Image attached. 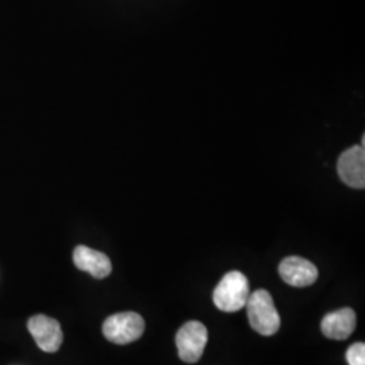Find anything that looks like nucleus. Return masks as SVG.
I'll return each mask as SVG.
<instances>
[{"label": "nucleus", "instance_id": "1", "mask_svg": "<svg viewBox=\"0 0 365 365\" xmlns=\"http://www.w3.org/2000/svg\"><path fill=\"white\" fill-rule=\"evenodd\" d=\"M249 324L261 336H274L280 329V315L274 307V299L267 289H256L247 302Z\"/></svg>", "mask_w": 365, "mask_h": 365}, {"label": "nucleus", "instance_id": "2", "mask_svg": "<svg viewBox=\"0 0 365 365\" xmlns=\"http://www.w3.org/2000/svg\"><path fill=\"white\" fill-rule=\"evenodd\" d=\"M250 295L248 277L240 271H232L222 277L214 289V304L225 313H235L247 306Z\"/></svg>", "mask_w": 365, "mask_h": 365}, {"label": "nucleus", "instance_id": "3", "mask_svg": "<svg viewBox=\"0 0 365 365\" xmlns=\"http://www.w3.org/2000/svg\"><path fill=\"white\" fill-rule=\"evenodd\" d=\"M144 330V318L133 312L114 314L108 317L103 324L106 339L118 345H126L141 339Z\"/></svg>", "mask_w": 365, "mask_h": 365}, {"label": "nucleus", "instance_id": "4", "mask_svg": "<svg viewBox=\"0 0 365 365\" xmlns=\"http://www.w3.org/2000/svg\"><path fill=\"white\" fill-rule=\"evenodd\" d=\"M209 339V331L202 322H185L176 334V346L179 357L188 364L200 360Z\"/></svg>", "mask_w": 365, "mask_h": 365}, {"label": "nucleus", "instance_id": "5", "mask_svg": "<svg viewBox=\"0 0 365 365\" xmlns=\"http://www.w3.org/2000/svg\"><path fill=\"white\" fill-rule=\"evenodd\" d=\"M27 329L36 339L39 349L46 353L57 352L63 344L64 334L58 321L46 315H34L29 319Z\"/></svg>", "mask_w": 365, "mask_h": 365}, {"label": "nucleus", "instance_id": "6", "mask_svg": "<svg viewBox=\"0 0 365 365\" xmlns=\"http://www.w3.org/2000/svg\"><path fill=\"white\" fill-rule=\"evenodd\" d=\"M337 172L346 185L363 190L365 187L364 145H356L346 149L339 158Z\"/></svg>", "mask_w": 365, "mask_h": 365}, {"label": "nucleus", "instance_id": "7", "mask_svg": "<svg viewBox=\"0 0 365 365\" xmlns=\"http://www.w3.org/2000/svg\"><path fill=\"white\" fill-rule=\"evenodd\" d=\"M280 277L292 287H309L318 279V269L312 261L299 256H289L279 265Z\"/></svg>", "mask_w": 365, "mask_h": 365}, {"label": "nucleus", "instance_id": "8", "mask_svg": "<svg viewBox=\"0 0 365 365\" xmlns=\"http://www.w3.org/2000/svg\"><path fill=\"white\" fill-rule=\"evenodd\" d=\"M73 262L80 271L88 272L95 279H105L113 271L111 261L105 253L78 245L73 250Z\"/></svg>", "mask_w": 365, "mask_h": 365}, {"label": "nucleus", "instance_id": "9", "mask_svg": "<svg viewBox=\"0 0 365 365\" xmlns=\"http://www.w3.org/2000/svg\"><path fill=\"white\" fill-rule=\"evenodd\" d=\"M356 313L352 309L345 307L325 315L321 322V330L327 339L342 341L352 336L356 329Z\"/></svg>", "mask_w": 365, "mask_h": 365}, {"label": "nucleus", "instance_id": "10", "mask_svg": "<svg viewBox=\"0 0 365 365\" xmlns=\"http://www.w3.org/2000/svg\"><path fill=\"white\" fill-rule=\"evenodd\" d=\"M346 361L349 365H365L364 342H354L346 351Z\"/></svg>", "mask_w": 365, "mask_h": 365}]
</instances>
